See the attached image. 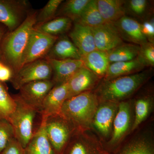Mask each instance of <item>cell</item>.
<instances>
[{
  "instance_id": "5bb4252c",
  "label": "cell",
  "mask_w": 154,
  "mask_h": 154,
  "mask_svg": "<svg viewBox=\"0 0 154 154\" xmlns=\"http://www.w3.org/2000/svg\"><path fill=\"white\" fill-rule=\"evenodd\" d=\"M113 23L123 41L139 46L148 42L142 33L140 22L137 20L125 16Z\"/></svg>"
},
{
  "instance_id": "8d00e7d4",
  "label": "cell",
  "mask_w": 154,
  "mask_h": 154,
  "mask_svg": "<svg viewBox=\"0 0 154 154\" xmlns=\"http://www.w3.org/2000/svg\"><path fill=\"white\" fill-rule=\"evenodd\" d=\"M13 75L12 70L5 65H3L0 69V82L5 83L11 81Z\"/></svg>"
},
{
  "instance_id": "277c9868",
  "label": "cell",
  "mask_w": 154,
  "mask_h": 154,
  "mask_svg": "<svg viewBox=\"0 0 154 154\" xmlns=\"http://www.w3.org/2000/svg\"><path fill=\"white\" fill-rule=\"evenodd\" d=\"M13 96L17 105L9 122L14 128L15 138L24 149L34 134V119L38 113L23 102L18 95Z\"/></svg>"
},
{
  "instance_id": "6da1fadb",
  "label": "cell",
  "mask_w": 154,
  "mask_h": 154,
  "mask_svg": "<svg viewBox=\"0 0 154 154\" xmlns=\"http://www.w3.org/2000/svg\"><path fill=\"white\" fill-rule=\"evenodd\" d=\"M37 12L29 13L19 27L11 32L8 31L3 37L1 51L4 64L16 73L22 67V57L31 31L36 23Z\"/></svg>"
},
{
  "instance_id": "ffe728a7",
  "label": "cell",
  "mask_w": 154,
  "mask_h": 154,
  "mask_svg": "<svg viewBox=\"0 0 154 154\" xmlns=\"http://www.w3.org/2000/svg\"><path fill=\"white\" fill-rule=\"evenodd\" d=\"M24 154H56L48 138L43 119H41L38 129L24 149Z\"/></svg>"
},
{
  "instance_id": "9c48e42d",
  "label": "cell",
  "mask_w": 154,
  "mask_h": 154,
  "mask_svg": "<svg viewBox=\"0 0 154 154\" xmlns=\"http://www.w3.org/2000/svg\"><path fill=\"white\" fill-rule=\"evenodd\" d=\"M55 85L51 79L31 82L21 87L18 95L23 102L39 113L44 99Z\"/></svg>"
},
{
  "instance_id": "3957f363",
  "label": "cell",
  "mask_w": 154,
  "mask_h": 154,
  "mask_svg": "<svg viewBox=\"0 0 154 154\" xmlns=\"http://www.w3.org/2000/svg\"><path fill=\"white\" fill-rule=\"evenodd\" d=\"M149 70L133 74L116 77L104 82L96 90L99 100L102 102L118 103L134 94L150 76Z\"/></svg>"
},
{
  "instance_id": "2e32d148",
  "label": "cell",
  "mask_w": 154,
  "mask_h": 154,
  "mask_svg": "<svg viewBox=\"0 0 154 154\" xmlns=\"http://www.w3.org/2000/svg\"><path fill=\"white\" fill-rule=\"evenodd\" d=\"M118 106L117 102H102L96 110L92 125L103 136L110 134Z\"/></svg>"
},
{
  "instance_id": "74e56055",
  "label": "cell",
  "mask_w": 154,
  "mask_h": 154,
  "mask_svg": "<svg viewBox=\"0 0 154 154\" xmlns=\"http://www.w3.org/2000/svg\"><path fill=\"white\" fill-rule=\"evenodd\" d=\"M7 29V28H6L5 26H4V25L0 23V62L4 64V61H3L2 55L1 46V43H2L3 37L5 36V33H7V32H6Z\"/></svg>"
},
{
  "instance_id": "d6986e66",
  "label": "cell",
  "mask_w": 154,
  "mask_h": 154,
  "mask_svg": "<svg viewBox=\"0 0 154 154\" xmlns=\"http://www.w3.org/2000/svg\"><path fill=\"white\" fill-rule=\"evenodd\" d=\"M131 119L130 106L128 102L119 103L117 112L113 124V133L110 142L115 144L121 139L127 132L130 126Z\"/></svg>"
},
{
  "instance_id": "cb8c5ba5",
  "label": "cell",
  "mask_w": 154,
  "mask_h": 154,
  "mask_svg": "<svg viewBox=\"0 0 154 154\" xmlns=\"http://www.w3.org/2000/svg\"><path fill=\"white\" fill-rule=\"evenodd\" d=\"M72 21L65 17H56L44 23L36 24L35 30L51 36H59L69 33L73 26Z\"/></svg>"
},
{
  "instance_id": "8992f818",
  "label": "cell",
  "mask_w": 154,
  "mask_h": 154,
  "mask_svg": "<svg viewBox=\"0 0 154 154\" xmlns=\"http://www.w3.org/2000/svg\"><path fill=\"white\" fill-rule=\"evenodd\" d=\"M52 71L45 58L38 60L22 66L14 74L10 82L14 89L19 90L28 83L39 80L51 79Z\"/></svg>"
},
{
  "instance_id": "7402d4cb",
  "label": "cell",
  "mask_w": 154,
  "mask_h": 154,
  "mask_svg": "<svg viewBox=\"0 0 154 154\" xmlns=\"http://www.w3.org/2000/svg\"><path fill=\"white\" fill-rule=\"evenodd\" d=\"M82 60L85 66L93 72L100 79L105 76L110 64L107 52L98 50L84 56Z\"/></svg>"
},
{
  "instance_id": "ba28073f",
  "label": "cell",
  "mask_w": 154,
  "mask_h": 154,
  "mask_svg": "<svg viewBox=\"0 0 154 154\" xmlns=\"http://www.w3.org/2000/svg\"><path fill=\"white\" fill-rule=\"evenodd\" d=\"M28 7L26 1L0 0V23L9 32L15 30L29 14Z\"/></svg>"
},
{
  "instance_id": "e575fe53",
  "label": "cell",
  "mask_w": 154,
  "mask_h": 154,
  "mask_svg": "<svg viewBox=\"0 0 154 154\" xmlns=\"http://www.w3.org/2000/svg\"><path fill=\"white\" fill-rule=\"evenodd\" d=\"M140 23L142 33L149 42L154 43V18L151 16Z\"/></svg>"
},
{
  "instance_id": "9a60e30c",
  "label": "cell",
  "mask_w": 154,
  "mask_h": 154,
  "mask_svg": "<svg viewBox=\"0 0 154 154\" xmlns=\"http://www.w3.org/2000/svg\"><path fill=\"white\" fill-rule=\"evenodd\" d=\"M45 59L51 66L52 71L51 80L55 85L66 82L78 70L85 66L82 60Z\"/></svg>"
},
{
  "instance_id": "52a82bcc",
  "label": "cell",
  "mask_w": 154,
  "mask_h": 154,
  "mask_svg": "<svg viewBox=\"0 0 154 154\" xmlns=\"http://www.w3.org/2000/svg\"><path fill=\"white\" fill-rule=\"evenodd\" d=\"M58 37L42 33L33 28L22 57V67L34 61L44 58Z\"/></svg>"
},
{
  "instance_id": "30bf717a",
  "label": "cell",
  "mask_w": 154,
  "mask_h": 154,
  "mask_svg": "<svg viewBox=\"0 0 154 154\" xmlns=\"http://www.w3.org/2000/svg\"><path fill=\"white\" fill-rule=\"evenodd\" d=\"M85 131H75L62 154H109L101 143Z\"/></svg>"
},
{
  "instance_id": "1f68e13d",
  "label": "cell",
  "mask_w": 154,
  "mask_h": 154,
  "mask_svg": "<svg viewBox=\"0 0 154 154\" xmlns=\"http://www.w3.org/2000/svg\"><path fill=\"white\" fill-rule=\"evenodd\" d=\"M62 0H50L43 8L37 12L36 24H40L55 18L57 12Z\"/></svg>"
},
{
  "instance_id": "4316f807",
  "label": "cell",
  "mask_w": 154,
  "mask_h": 154,
  "mask_svg": "<svg viewBox=\"0 0 154 154\" xmlns=\"http://www.w3.org/2000/svg\"><path fill=\"white\" fill-rule=\"evenodd\" d=\"M90 0H67L62 2L57 12L56 17H65L76 22Z\"/></svg>"
},
{
  "instance_id": "484cf974",
  "label": "cell",
  "mask_w": 154,
  "mask_h": 154,
  "mask_svg": "<svg viewBox=\"0 0 154 154\" xmlns=\"http://www.w3.org/2000/svg\"><path fill=\"white\" fill-rule=\"evenodd\" d=\"M140 48L139 45L123 42L107 52L109 63H111L133 60L137 57Z\"/></svg>"
},
{
  "instance_id": "d6a6232c",
  "label": "cell",
  "mask_w": 154,
  "mask_h": 154,
  "mask_svg": "<svg viewBox=\"0 0 154 154\" xmlns=\"http://www.w3.org/2000/svg\"><path fill=\"white\" fill-rule=\"evenodd\" d=\"M137 58L145 67L154 66V43L147 42L141 45Z\"/></svg>"
},
{
  "instance_id": "4fadbf2b",
  "label": "cell",
  "mask_w": 154,
  "mask_h": 154,
  "mask_svg": "<svg viewBox=\"0 0 154 154\" xmlns=\"http://www.w3.org/2000/svg\"><path fill=\"white\" fill-rule=\"evenodd\" d=\"M100 79L85 66L81 68L67 82L68 88L67 99L91 91L98 85Z\"/></svg>"
},
{
  "instance_id": "f546056e",
  "label": "cell",
  "mask_w": 154,
  "mask_h": 154,
  "mask_svg": "<svg viewBox=\"0 0 154 154\" xmlns=\"http://www.w3.org/2000/svg\"><path fill=\"white\" fill-rule=\"evenodd\" d=\"M16 105L15 99L9 94L5 83L0 82V118L9 121Z\"/></svg>"
},
{
  "instance_id": "5b68a950",
  "label": "cell",
  "mask_w": 154,
  "mask_h": 154,
  "mask_svg": "<svg viewBox=\"0 0 154 154\" xmlns=\"http://www.w3.org/2000/svg\"><path fill=\"white\" fill-rule=\"evenodd\" d=\"M45 128L48 138L56 154H62L75 130L60 114L44 119Z\"/></svg>"
},
{
  "instance_id": "836d02e7",
  "label": "cell",
  "mask_w": 154,
  "mask_h": 154,
  "mask_svg": "<svg viewBox=\"0 0 154 154\" xmlns=\"http://www.w3.org/2000/svg\"><path fill=\"white\" fill-rule=\"evenodd\" d=\"M14 138L15 134L12 125L8 120L0 118V153Z\"/></svg>"
},
{
  "instance_id": "4dcf8cb0",
  "label": "cell",
  "mask_w": 154,
  "mask_h": 154,
  "mask_svg": "<svg viewBox=\"0 0 154 154\" xmlns=\"http://www.w3.org/2000/svg\"><path fill=\"white\" fill-rule=\"evenodd\" d=\"M152 103V98L149 96H143L136 100L135 116L132 130L135 129L146 118L151 108Z\"/></svg>"
},
{
  "instance_id": "f1b7e54d",
  "label": "cell",
  "mask_w": 154,
  "mask_h": 154,
  "mask_svg": "<svg viewBox=\"0 0 154 154\" xmlns=\"http://www.w3.org/2000/svg\"><path fill=\"white\" fill-rule=\"evenodd\" d=\"M105 22L97 8L96 0H90L80 18L75 23L93 28Z\"/></svg>"
},
{
  "instance_id": "83f0119b",
  "label": "cell",
  "mask_w": 154,
  "mask_h": 154,
  "mask_svg": "<svg viewBox=\"0 0 154 154\" xmlns=\"http://www.w3.org/2000/svg\"><path fill=\"white\" fill-rule=\"evenodd\" d=\"M113 154H154L152 142L145 137L131 140Z\"/></svg>"
},
{
  "instance_id": "7a4b0ae2",
  "label": "cell",
  "mask_w": 154,
  "mask_h": 154,
  "mask_svg": "<svg viewBox=\"0 0 154 154\" xmlns=\"http://www.w3.org/2000/svg\"><path fill=\"white\" fill-rule=\"evenodd\" d=\"M99 107V99L91 91L81 93L67 99L60 114L79 131H85L93 125Z\"/></svg>"
},
{
  "instance_id": "f35d334b",
  "label": "cell",
  "mask_w": 154,
  "mask_h": 154,
  "mask_svg": "<svg viewBox=\"0 0 154 154\" xmlns=\"http://www.w3.org/2000/svg\"><path fill=\"white\" fill-rule=\"evenodd\" d=\"M4 64H3L2 63L0 62V69H1V68L2 67V66Z\"/></svg>"
},
{
  "instance_id": "7c38bea8",
  "label": "cell",
  "mask_w": 154,
  "mask_h": 154,
  "mask_svg": "<svg viewBox=\"0 0 154 154\" xmlns=\"http://www.w3.org/2000/svg\"><path fill=\"white\" fill-rule=\"evenodd\" d=\"M67 82L55 85L50 91L42 103L39 113L42 119L59 114L64 102L67 99Z\"/></svg>"
},
{
  "instance_id": "44dd1931",
  "label": "cell",
  "mask_w": 154,
  "mask_h": 154,
  "mask_svg": "<svg viewBox=\"0 0 154 154\" xmlns=\"http://www.w3.org/2000/svg\"><path fill=\"white\" fill-rule=\"evenodd\" d=\"M123 0H96L102 18L106 22H114L125 16Z\"/></svg>"
},
{
  "instance_id": "603a6c76",
  "label": "cell",
  "mask_w": 154,
  "mask_h": 154,
  "mask_svg": "<svg viewBox=\"0 0 154 154\" xmlns=\"http://www.w3.org/2000/svg\"><path fill=\"white\" fill-rule=\"evenodd\" d=\"M152 1L127 0L124 1L125 16L142 22L153 15Z\"/></svg>"
},
{
  "instance_id": "d590c367",
  "label": "cell",
  "mask_w": 154,
  "mask_h": 154,
  "mask_svg": "<svg viewBox=\"0 0 154 154\" xmlns=\"http://www.w3.org/2000/svg\"><path fill=\"white\" fill-rule=\"evenodd\" d=\"M0 154H24V148L16 138H14L9 142Z\"/></svg>"
},
{
  "instance_id": "8fae6325",
  "label": "cell",
  "mask_w": 154,
  "mask_h": 154,
  "mask_svg": "<svg viewBox=\"0 0 154 154\" xmlns=\"http://www.w3.org/2000/svg\"><path fill=\"white\" fill-rule=\"evenodd\" d=\"M91 28L98 50L107 52L124 42L113 22H105Z\"/></svg>"
},
{
  "instance_id": "e0dca14e",
  "label": "cell",
  "mask_w": 154,
  "mask_h": 154,
  "mask_svg": "<svg viewBox=\"0 0 154 154\" xmlns=\"http://www.w3.org/2000/svg\"><path fill=\"white\" fill-rule=\"evenodd\" d=\"M68 36L84 56L96 50L92 28L79 23H73Z\"/></svg>"
},
{
  "instance_id": "d4e9b609",
  "label": "cell",
  "mask_w": 154,
  "mask_h": 154,
  "mask_svg": "<svg viewBox=\"0 0 154 154\" xmlns=\"http://www.w3.org/2000/svg\"><path fill=\"white\" fill-rule=\"evenodd\" d=\"M145 68L137 58L128 61L113 63L109 65L104 80L139 72L142 71Z\"/></svg>"
},
{
  "instance_id": "ac0fdd59",
  "label": "cell",
  "mask_w": 154,
  "mask_h": 154,
  "mask_svg": "<svg viewBox=\"0 0 154 154\" xmlns=\"http://www.w3.org/2000/svg\"><path fill=\"white\" fill-rule=\"evenodd\" d=\"M82 55L72 42L68 36L65 34L59 36L47 54L45 59L64 60H82Z\"/></svg>"
}]
</instances>
